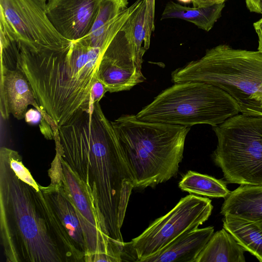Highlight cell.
Instances as JSON below:
<instances>
[{
    "mask_svg": "<svg viewBox=\"0 0 262 262\" xmlns=\"http://www.w3.org/2000/svg\"><path fill=\"white\" fill-rule=\"evenodd\" d=\"M173 83H208L224 91L237 102L262 97V53L220 45L206 50L171 73Z\"/></svg>",
    "mask_w": 262,
    "mask_h": 262,
    "instance_id": "8992f818",
    "label": "cell"
},
{
    "mask_svg": "<svg viewBox=\"0 0 262 262\" xmlns=\"http://www.w3.org/2000/svg\"><path fill=\"white\" fill-rule=\"evenodd\" d=\"M237 102L242 114L262 119V97Z\"/></svg>",
    "mask_w": 262,
    "mask_h": 262,
    "instance_id": "44dd1931",
    "label": "cell"
},
{
    "mask_svg": "<svg viewBox=\"0 0 262 262\" xmlns=\"http://www.w3.org/2000/svg\"><path fill=\"white\" fill-rule=\"evenodd\" d=\"M247 7L251 12L261 13L262 0H246Z\"/></svg>",
    "mask_w": 262,
    "mask_h": 262,
    "instance_id": "484cf974",
    "label": "cell"
},
{
    "mask_svg": "<svg viewBox=\"0 0 262 262\" xmlns=\"http://www.w3.org/2000/svg\"><path fill=\"white\" fill-rule=\"evenodd\" d=\"M224 6L222 3L204 7H189L170 1L166 4L161 19H181L209 31L221 16Z\"/></svg>",
    "mask_w": 262,
    "mask_h": 262,
    "instance_id": "e0dca14e",
    "label": "cell"
},
{
    "mask_svg": "<svg viewBox=\"0 0 262 262\" xmlns=\"http://www.w3.org/2000/svg\"><path fill=\"white\" fill-rule=\"evenodd\" d=\"M106 92V89L103 83L98 79L96 81L91 90L92 103L99 102Z\"/></svg>",
    "mask_w": 262,
    "mask_h": 262,
    "instance_id": "603a6c76",
    "label": "cell"
},
{
    "mask_svg": "<svg viewBox=\"0 0 262 262\" xmlns=\"http://www.w3.org/2000/svg\"><path fill=\"white\" fill-rule=\"evenodd\" d=\"M11 168L16 174L23 181L39 189V185L33 179L29 170L23 164L21 157L19 153L13 149L6 147Z\"/></svg>",
    "mask_w": 262,
    "mask_h": 262,
    "instance_id": "ffe728a7",
    "label": "cell"
},
{
    "mask_svg": "<svg viewBox=\"0 0 262 262\" xmlns=\"http://www.w3.org/2000/svg\"><path fill=\"white\" fill-rule=\"evenodd\" d=\"M179 187L190 194L209 198H225L230 192L224 181L191 170L183 177Z\"/></svg>",
    "mask_w": 262,
    "mask_h": 262,
    "instance_id": "ac0fdd59",
    "label": "cell"
},
{
    "mask_svg": "<svg viewBox=\"0 0 262 262\" xmlns=\"http://www.w3.org/2000/svg\"><path fill=\"white\" fill-rule=\"evenodd\" d=\"M39 128L41 133L48 140L54 139V132L51 125L42 118L39 123Z\"/></svg>",
    "mask_w": 262,
    "mask_h": 262,
    "instance_id": "d4e9b609",
    "label": "cell"
},
{
    "mask_svg": "<svg viewBox=\"0 0 262 262\" xmlns=\"http://www.w3.org/2000/svg\"><path fill=\"white\" fill-rule=\"evenodd\" d=\"M135 12L109 43L100 60L98 78L110 93L129 90L145 80L138 64L134 46Z\"/></svg>",
    "mask_w": 262,
    "mask_h": 262,
    "instance_id": "30bf717a",
    "label": "cell"
},
{
    "mask_svg": "<svg viewBox=\"0 0 262 262\" xmlns=\"http://www.w3.org/2000/svg\"><path fill=\"white\" fill-rule=\"evenodd\" d=\"M261 14H262V12H261Z\"/></svg>",
    "mask_w": 262,
    "mask_h": 262,
    "instance_id": "4dcf8cb0",
    "label": "cell"
},
{
    "mask_svg": "<svg viewBox=\"0 0 262 262\" xmlns=\"http://www.w3.org/2000/svg\"><path fill=\"white\" fill-rule=\"evenodd\" d=\"M224 216L223 228L246 251L262 262V228L256 222L237 215L226 213Z\"/></svg>",
    "mask_w": 262,
    "mask_h": 262,
    "instance_id": "2e32d148",
    "label": "cell"
},
{
    "mask_svg": "<svg viewBox=\"0 0 262 262\" xmlns=\"http://www.w3.org/2000/svg\"><path fill=\"white\" fill-rule=\"evenodd\" d=\"M32 105L51 125L57 127L53 120L37 103L32 88L20 70L1 66L0 112L7 120L10 114L18 120L25 118L29 105Z\"/></svg>",
    "mask_w": 262,
    "mask_h": 262,
    "instance_id": "7c38bea8",
    "label": "cell"
},
{
    "mask_svg": "<svg viewBox=\"0 0 262 262\" xmlns=\"http://www.w3.org/2000/svg\"><path fill=\"white\" fill-rule=\"evenodd\" d=\"M225 0H191L194 7H204L224 3Z\"/></svg>",
    "mask_w": 262,
    "mask_h": 262,
    "instance_id": "4316f807",
    "label": "cell"
},
{
    "mask_svg": "<svg viewBox=\"0 0 262 262\" xmlns=\"http://www.w3.org/2000/svg\"><path fill=\"white\" fill-rule=\"evenodd\" d=\"M213 233L212 226L190 231L143 262H195Z\"/></svg>",
    "mask_w": 262,
    "mask_h": 262,
    "instance_id": "4fadbf2b",
    "label": "cell"
},
{
    "mask_svg": "<svg viewBox=\"0 0 262 262\" xmlns=\"http://www.w3.org/2000/svg\"><path fill=\"white\" fill-rule=\"evenodd\" d=\"M145 1L143 0L133 15V38L138 64L142 68L143 56L146 52L145 41Z\"/></svg>",
    "mask_w": 262,
    "mask_h": 262,
    "instance_id": "d6986e66",
    "label": "cell"
},
{
    "mask_svg": "<svg viewBox=\"0 0 262 262\" xmlns=\"http://www.w3.org/2000/svg\"><path fill=\"white\" fill-rule=\"evenodd\" d=\"M0 13L18 44L30 50L55 49L70 45L50 21L45 0H0Z\"/></svg>",
    "mask_w": 262,
    "mask_h": 262,
    "instance_id": "9c48e42d",
    "label": "cell"
},
{
    "mask_svg": "<svg viewBox=\"0 0 262 262\" xmlns=\"http://www.w3.org/2000/svg\"><path fill=\"white\" fill-rule=\"evenodd\" d=\"M18 178L0 149V230L6 261L78 262L75 247L47 196Z\"/></svg>",
    "mask_w": 262,
    "mask_h": 262,
    "instance_id": "7a4b0ae2",
    "label": "cell"
},
{
    "mask_svg": "<svg viewBox=\"0 0 262 262\" xmlns=\"http://www.w3.org/2000/svg\"><path fill=\"white\" fill-rule=\"evenodd\" d=\"M230 213L256 222L262 228V185H241L224 198L221 214Z\"/></svg>",
    "mask_w": 262,
    "mask_h": 262,
    "instance_id": "5bb4252c",
    "label": "cell"
},
{
    "mask_svg": "<svg viewBox=\"0 0 262 262\" xmlns=\"http://www.w3.org/2000/svg\"><path fill=\"white\" fill-rule=\"evenodd\" d=\"M106 48L92 46L83 38L66 47L38 51L17 43L10 69L24 73L38 104L59 127L78 111L90 109L92 88Z\"/></svg>",
    "mask_w": 262,
    "mask_h": 262,
    "instance_id": "3957f363",
    "label": "cell"
},
{
    "mask_svg": "<svg viewBox=\"0 0 262 262\" xmlns=\"http://www.w3.org/2000/svg\"><path fill=\"white\" fill-rule=\"evenodd\" d=\"M213 160L228 183L262 185V119L237 114L212 126Z\"/></svg>",
    "mask_w": 262,
    "mask_h": 262,
    "instance_id": "52a82bcc",
    "label": "cell"
},
{
    "mask_svg": "<svg viewBox=\"0 0 262 262\" xmlns=\"http://www.w3.org/2000/svg\"><path fill=\"white\" fill-rule=\"evenodd\" d=\"M239 112L237 101L222 89L206 83L188 81L174 83L135 116L146 122L215 126Z\"/></svg>",
    "mask_w": 262,
    "mask_h": 262,
    "instance_id": "5b68a950",
    "label": "cell"
},
{
    "mask_svg": "<svg viewBox=\"0 0 262 262\" xmlns=\"http://www.w3.org/2000/svg\"><path fill=\"white\" fill-rule=\"evenodd\" d=\"M42 118L41 114L35 108L27 110L25 116V121L31 125L38 123Z\"/></svg>",
    "mask_w": 262,
    "mask_h": 262,
    "instance_id": "cb8c5ba5",
    "label": "cell"
},
{
    "mask_svg": "<svg viewBox=\"0 0 262 262\" xmlns=\"http://www.w3.org/2000/svg\"><path fill=\"white\" fill-rule=\"evenodd\" d=\"M253 26L258 37V51L262 53V18L254 23Z\"/></svg>",
    "mask_w": 262,
    "mask_h": 262,
    "instance_id": "83f0119b",
    "label": "cell"
},
{
    "mask_svg": "<svg viewBox=\"0 0 262 262\" xmlns=\"http://www.w3.org/2000/svg\"><path fill=\"white\" fill-rule=\"evenodd\" d=\"M45 1H47V0H45Z\"/></svg>",
    "mask_w": 262,
    "mask_h": 262,
    "instance_id": "f546056e",
    "label": "cell"
},
{
    "mask_svg": "<svg viewBox=\"0 0 262 262\" xmlns=\"http://www.w3.org/2000/svg\"><path fill=\"white\" fill-rule=\"evenodd\" d=\"M180 2L184 3H187L191 2V0H178Z\"/></svg>",
    "mask_w": 262,
    "mask_h": 262,
    "instance_id": "f1b7e54d",
    "label": "cell"
},
{
    "mask_svg": "<svg viewBox=\"0 0 262 262\" xmlns=\"http://www.w3.org/2000/svg\"><path fill=\"white\" fill-rule=\"evenodd\" d=\"M102 0H47L48 16L58 32L71 41L90 32Z\"/></svg>",
    "mask_w": 262,
    "mask_h": 262,
    "instance_id": "8fae6325",
    "label": "cell"
},
{
    "mask_svg": "<svg viewBox=\"0 0 262 262\" xmlns=\"http://www.w3.org/2000/svg\"><path fill=\"white\" fill-rule=\"evenodd\" d=\"M245 251L223 228L213 233L195 262H245Z\"/></svg>",
    "mask_w": 262,
    "mask_h": 262,
    "instance_id": "9a60e30c",
    "label": "cell"
},
{
    "mask_svg": "<svg viewBox=\"0 0 262 262\" xmlns=\"http://www.w3.org/2000/svg\"><path fill=\"white\" fill-rule=\"evenodd\" d=\"M133 174L135 188L153 187L176 176L190 127L141 121L135 115L111 122Z\"/></svg>",
    "mask_w": 262,
    "mask_h": 262,
    "instance_id": "277c9868",
    "label": "cell"
},
{
    "mask_svg": "<svg viewBox=\"0 0 262 262\" xmlns=\"http://www.w3.org/2000/svg\"><path fill=\"white\" fill-rule=\"evenodd\" d=\"M54 132L56 155L82 186L104 235L116 249L124 250L121 229L135 182L112 122L97 102Z\"/></svg>",
    "mask_w": 262,
    "mask_h": 262,
    "instance_id": "6da1fadb",
    "label": "cell"
},
{
    "mask_svg": "<svg viewBox=\"0 0 262 262\" xmlns=\"http://www.w3.org/2000/svg\"><path fill=\"white\" fill-rule=\"evenodd\" d=\"M212 209L209 198L190 194L182 198L166 214L154 221L126 246L134 253L135 261L143 262L181 235L198 228L208 219Z\"/></svg>",
    "mask_w": 262,
    "mask_h": 262,
    "instance_id": "ba28073f",
    "label": "cell"
},
{
    "mask_svg": "<svg viewBox=\"0 0 262 262\" xmlns=\"http://www.w3.org/2000/svg\"><path fill=\"white\" fill-rule=\"evenodd\" d=\"M145 1L146 6L145 41L144 47L147 50L149 48L151 33L155 30V0Z\"/></svg>",
    "mask_w": 262,
    "mask_h": 262,
    "instance_id": "7402d4cb",
    "label": "cell"
}]
</instances>
